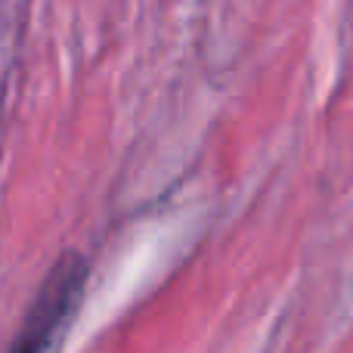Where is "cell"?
Listing matches in <instances>:
<instances>
[{"label": "cell", "instance_id": "obj_1", "mask_svg": "<svg viewBox=\"0 0 353 353\" xmlns=\"http://www.w3.org/2000/svg\"><path fill=\"white\" fill-rule=\"evenodd\" d=\"M81 285H84V263H81L78 257H65V261L59 263V270L50 276L43 294L37 298V307H34V313H31V319L25 323V332L16 341V347L34 350V347L50 344L53 332L59 329V323L68 316V310H72L74 301H78Z\"/></svg>", "mask_w": 353, "mask_h": 353}]
</instances>
